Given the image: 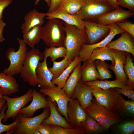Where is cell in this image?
Masks as SVG:
<instances>
[{"label":"cell","instance_id":"obj_1","mask_svg":"<svg viewBox=\"0 0 134 134\" xmlns=\"http://www.w3.org/2000/svg\"><path fill=\"white\" fill-rule=\"evenodd\" d=\"M64 22L57 18L48 19L42 26L41 39L49 47L64 46Z\"/></svg>","mask_w":134,"mask_h":134},{"label":"cell","instance_id":"obj_2","mask_svg":"<svg viewBox=\"0 0 134 134\" xmlns=\"http://www.w3.org/2000/svg\"><path fill=\"white\" fill-rule=\"evenodd\" d=\"M64 29L65 34L64 46L67 50L66 55L72 61L78 56L82 45L87 43V35L85 30L64 22Z\"/></svg>","mask_w":134,"mask_h":134},{"label":"cell","instance_id":"obj_3","mask_svg":"<svg viewBox=\"0 0 134 134\" xmlns=\"http://www.w3.org/2000/svg\"><path fill=\"white\" fill-rule=\"evenodd\" d=\"M83 4L74 14L83 21L97 22L105 14L114 9L107 0H83Z\"/></svg>","mask_w":134,"mask_h":134},{"label":"cell","instance_id":"obj_4","mask_svg":"<svg viewBox=\"0 0 134 134\" xmlns=\"http://www.w3.org/2000/svg\"><path fill=\"white\" fill-rule=\"evenodd\" d=\"M44 58L43 53L38 49H32L27 52L20 73L23 80L31 86L34 87L37 85L36 69Z\"/></svg>","mask_w":134,"mask_h":134},{"label":"cell","instance_id":"obj_5","mask_svg":"<svg viewBox=\"0 0 134 134\" xmlns=\"http://www.w3.org/2000/svg\"><path fill=\"white\" fill-rule=\"evenodd\" d=\"M84 110L87 115L97 121L105 130L121 122V119L117 114L100 104L94 98Z\"/></svg>","mask_w":134,"mask_h":134},{"label":"cell","instance_id":"obj_6","mask_svg":"<svg viewBox=\"0 0 134 134\" xmlns=\"http://www.w3.org/2000/svg\"><path fill=\"white\" fill-rule=\"evenodd\" d=\"M19 44V47L17 51L13 48H9L7 50L6 56L10 61L9 66L5 68L3 72L7 75L13 76L20 73L23 65L27 52V45L22 39L17 38Z\"/></svg>","mask_w":134,"mask_h":134},{"label":"cell","instance_id":"obj_7","mask_svg":"<svg viewBox=\"0 0 134 134\" xmlns=\"http://www.w3.org/2000/svg\"><path fill=\"white\" fill-rule=\"evenodd\" d=\"M32 90L30 88L24 95L16 98H11L6 95L3 96V98L6 101V104L7 106L4 117L2 119L3 122H5L10 118L14 120L15 119L18 115L19 110L32 100Z\"/></svg>","mask_w":134,"mask_h":134},{"label":"cell","instance_id":"obj_8","mask_svg":"<svg viewBox=\"0 0 134 134\" xmlns=\"http://www.w3.org/2000/svg\"><path fill=\"white\" fill-rule=\"evenodd\" d=\"M49 108L45 109L40 114L34 117H28L19 113L20 122L15 130V134H32L43 121L48 117L50 114Z\"/></svg>","mask_w":134,"mask_h":134},{"label":"cell","instance_id":"obj_9","mask_svg":"<svg viewBox=\"0 0 134 134\" xmlns=\"http://www.w3.org/2000/svg\"><path fill=\"white\" fill-rule=\"evenodd\" d=\"M108 26L110 29V31L109 34L104 39L96 44L89 45L84 43L82 45L78 54L82 61L84 62L88 60L94 49L105 47L116 35L125 31L118 27L115 23Z\"/></svg>","mask_w":134,"mask_h":134},{"label":"cell","instance_id":"obj_10","mask_svg":"<svg viewBox=\"0 0 134 134\" xmlns=\"http://www.w3.org/2000/svg\"><path fill=\"white\" fill-rule=\"evenodd\" d=\"M83 24L88 38L86 44H88L99 42L107 36L110 31L108 25L102 24L98 22L83 21Z\"/></svg>","mask_w":134,"mask_h":134},{"label":"cell","instance_id":"obj_11","mask_svg":"<svg viewBox=\"0 0 134 134\" xmlns=\"http://www.w3.org/2000/svg\"><path fill=\"white\" fill-rule=\"evenodd\" d=\"M39 92L54 100L58 106V110L68 123L67 108L68 103L72 99L68 97L62 88L57 86L48 89L40 88Z\"/></svg>","mask_w":134,"mask_h":134},{"label":"cell","instance_id":"obj_12","mask_svg":"<svg viewBox=\"0 0 134 134\" xmlns=\"http://www.w3.org/2000/svg\"><path fill=\"white\" fill-rule=\"evenodd\" d=\"M91 87L92 95L95 97L97 102L112 111L120 94L115 88L104 90L97 87Z\"/></svg>","mask_w":134,"mask_h":134},{"label":"cell","instance_id":"obj_13","mask_svg":"<svg viewBox=\"0 0 134 134\" xmlns=\"http://www.w3.org/2000/svg\"><path fill=\"white\" fill-rule=\"evenodd\" d=\"M31 103L28 106L21 108L19 113L28 117H32L37 110L49 107L45 95L35 89L32 90V98Z\"/></svg>","mask_w":134,"mask_h":134},{"label":"cell","instance_id":"obj_14","mask_svg":"<svg viewBox=\"0 0 134 134\" xmlns=\"http://www.w3.org/2000/svg\"><path fill=\"white\" fill-rule=\"evenodd\" d=\"M68 123L73 128H79L80 123L86 118L87 114L81 106L78 100L72 99L67 108Z\"/></svg>","mask_w":134,"mask_h":134},{"label":"cell","instance_id":"obj_15","mask_svg":"<svg viewBox=\"0 0 134 134\" xmlns=\"http://www.w3.org/2000/svg\"><path fill=\"white\" fill-rule=\"evenodd\" d=\"M112 54L115 60L114 65H110L109 69L113 72L115 80L127 84V77L125 73L123 66L126 63L127 58L125 52L112 49Z\"/></svg>","mask_w":134,"mask_h":134},{"label":"cell","instance_id":"obj_16","mask_svg":"<svg viewBox=\"0 0 134 134\" xmlns=\"http://www.w3.org/2000/svg\"><path fill=\"white\" fill-rule=\"evenodd\" d=\"M92 96V87L83 83L81 78L70 98L78 100L81 106L84 110L91 103L93 98Z\"/></svg>","mask_w":134,"mask_h":134},{"label":"cell","instance_id":"obj_17","mask_svg":"<svg viewBox=\"0 0 134 134\" xmlns=\"http://www.w3.org/2000/svg\"><path fill=\"white\" fill-rule=\"evenodd\" d=\"M47 58L44 57L43 61L39 62L36 69L37 85L41 89H48L56 87L51 82L53 75L48 68Z\"/></svg>","mask_w":134,"mask_h":134},{"label":"cell","instance_id":"obj_18","mask_svg":"<svg viewBox=\"0 0 134 134\" xmlns=\"http://www.w3.org/2000/svg\"><path fill=\"white\" fill-rule=\"evenodd\" d=\"M134 15V12L124 10L118 6L112 11L102 16L97 22L102 24L108 25L124 21Z\"/></svg>","mask_w":134,"mask_h":134},{"label":"cell","instance_id":"obj_19","mask_svg":"<svg viewBox=\"0 0 134 134\" xmlns=\"http://www.w3.org/2000/svg\"><path fill=\"white\" fill-rule=\"evenodd\" d=\"M105 47L109 49L127 52L134 56V38L126 31L121 33L119 38L111 41Z\"/></svg>","mask_w":134,"mask_h":134},{"label":"cell","instance_id":"obj_20","mask_svg":"<svg viewBox=\"0 0 134 134\" xmlns=\"http://www.w3.org/2000/svg\"><path fill=\"white\" fill-rule=\"evenodd\" d=\"M47 98L50 109V114L42 123L58 125L67 128H73L65 118L62 117L59 113L57 107V104L54 100L48 96Z\"/></svg>","mask_w":134,"mask_h":134},{"label":"cell","instance_id":"obj_21","mask_svg":"<svg viewBox=\"0 0 134 134\" xmlns=\"http://www.w3.org/2000/svg\"><path fill=\"white\" fill-rule=\"evenodd\" d=\"M46 14L47 19H58L66 23L75 26L81 30H84L83 21L75 15L58 8L52 12L46 13Z\"/></svg>","mask_w":134,"mask_h":134},{"label":"cell","instance_id":"obj_22","mask_svg":"<svg viewBox=\"0 0 134 134\" xmlns=\"http://www.w3.org/2000/svg\"><path fill=\"white\" fill-rule=\"evenodd\" d=\"M46 17V13L40 12L35 9L28 12L25 15L24 22L21 26L22 33H25L37 26H42Z\"/></svg>","mask_w":134,"mask_h":134},{"label":"cell","instance_id":"obj_23","mask_svg":"<svg viewBox=\"0 0 134 134\" xmlns=\"http://www.w3.org/2000/svg\"><path fill=\"white\" fill-rule=\"evenodd\" d=\"M19 85L13 76L0 72V89L3 95H8L18 92Z\"/></svg>","mask_w":134,"mask_h":134},{"label":"cell","instance_id":"obj_24","mask_svg":"<svg viewBox=\"0 0 134 134\" xmlns=\"http://www.w3.org/2000/svg\"><path fill=\"white\" fill-rule=\"evenodd\" d=\"M81 62L74 68L62 88L68 97L70 98L78 83L81 78L80 70Z\"/></svg>","mask_w":134,"mask_h":134},{"label":"cell","instance_id":"obj_25","mask_svg":"<svg viewBox=\"0 0 134 134\" xmlns=\"http://www.w3.org/2000/svg\"><path fill=\"white\" fill-rule=\"evenodd\" d=\"M81 66V79L83 83L99 80V76L94 62L86 60Z\"/></svg>","mask_w":134,"mask_h":134},{"label":"cell","instance_id":"obj_26","mask_svg":"<svg viewBox=\"0 0 134 134\" xmlns=\"http://www.w3.org/2000/svg\"><path fill=\"white\" fill-rule=\"evenodd\" d=\"M42 27L41 25L37 26L23 34L24 42L32 49L34 48L35 46L39 43L41 39Z\"/></svg>","mask_w":134,"mask_h":134},{"label":"cell","instance_id":"obj_27","mask_svg":"<svg viewBox=\"0 0 134 134\" xmlns=\"http://www.w3.org/2000/svg\"><path fill=\"white\" fill-rule=\"evenodd\" d=\"M81 61V59L78 56H76L58 77L52 80V83L54 85H57L58 87L62 88L70 74L78 64Z\"/></svg>","mask_w":134,"mask_h":134},{"label":"cell","instance_id":"obj_28","mask_svg":"<svg viewBox=\"0 0 134 134\" xmlns=\"http://www.w3.org/2000/svg\"><path fill=\"white\" fill-rule=\"evenodd\" d=\"M79 127L83 134L99 133L105 130L97 121L87 115L86 118L80 123Z\"/></svg>","mask_w":134,"mask_h":134},{"label":"cell","instance_id":"obj_29","mask_svg":"<svg viewBox=\"0 0 134 134\" xmlns=\"http://www.w3.org/2000/svg\"><path fill=\"white\" fill-rule=\"evenodd\" d=\"M97 60L102 61H110L111 62V64L114 65L115 60L112 55V49H109L106 47L94 49L87 60L93 62Z\"/></svg>","mask_w":134,"mask_h":134},{"label":"cell","instance_id":"obj_30","mask_svg":"<svg viewBox=\"0 0 134 134\" xmlns=\"http://www.w3.org/2000/svg\"><path fill=\"white\" fill-rule=\"evenodd\" d=\"M84 83L91 87L99 88L104 90L115 88H123L126 85V83L115 80L111 81L96 80Z\"/></svg>","mask_w":134,"mask_h":134},{"label":"cell","instance_id":"obj_31","mask_svg":"<svg viewBox=\"0 0 134 134\" xmlns=\"http://www.w3.org/2000/svg\"><path fill=\"white\" fill-rule=\"evenodd\" d=\"M114 109L127 115L134 116V101L126 100L120 94L117 99Z\"/></svg>","mask_w":134,"mask_h":134},{"label":"cell","instance_id":"obj_32","mask_svg":"<svg viewBox=\"0 0 134 134\" xmlns=\"http://www.w3.org/2000/svg\"><path fill=\"white\" fill-rule=\"evenodd\" d=\"M127 58L126 64L124 65L123 69L127 78L126 87L128 88L134 90V65L130 53L125 52Z\"/></svg>","mask_w":134,"mask_h":134},{"label":"cell","instance_id":"obj_33","mask_svg":"<svg viewBox=\"0 0 134 134\" xmlns=\"http://www.w3.org/2000/svg\"><path fill=\"white\" fill-rule=\"evenodd\" d=\"M83 4V0H63L57 8L74 15L80 9Z\"/></svg>","mask_w":134,"mask_h":134},{"label":"cell","instance_id":"obj_34","mask_svg":"<svg viewBox=\"0 0 134 134\" xmlns=\"http://www.w3.org/2000/svg\"><path fill=\"white\" fill-rule=\"evenodd\" d=\"M6 104L2 109L0 114V134L4 132H7L6 134H10L14 133L19 124L20 120L18 115L14 120V121L8 125H4L1 123V121L4 118L5 113V111L7 108Z\"/></svg>","mask_w":134,"mask_h":134},{"label":"cell","instance_id":"obj_35","mask_svg":"<svg viewBox=\"0 0 134 134\" xmlns=\"http://www.w3.org/2000/svg\"><path fill=\"white\" fill-rule=\"evenodd\" d=\"M64 58L60 61L56 62L55 61L53 62L52 67L49 68L53 75L52 79L58 77L69 65L72 61L66 55Z\"/></svg>","mask_w":134,"mask_h":134},{"label":"cell","instance_id":"obj_36","mask_svg":"<svg viewBox=\"0 0 134 134\" xmlns=\"http://www.w3.org/2000/svg\"><path fill=\"white\" fill-rule=\"evenodd\" d=\"M67 50L64 46L50 47L46 48L43 53L44 57H49L52 62L59 58H64L66 55Z\"/></svg>","mask_w":134,"mask_h":134},{"label":"cell","instance_id":"obj_37","mask_svg":"<svg viewBox=\"0 0 134 134\" xmlns=\"http://www.w3.org/2000/svg\"><path fill=\"white\" fill-rule=\"evenodd\" d=\"M99 76V80H103L112 78L111 72L109 70L110 65L105 61L97 60L94 61Z\"/></svg>","mask_w":134,"mask_h":134},{"label":"cell","instance_id":"obj_38","mask_svg":"<svg viewBox=\"0 0 134 134\" xmlns=\"http://www.w3.org/2000/svg\"><path fill=\"white\" fill-rule=\"evenodd\" d=\"M52 134H83L80 128H67L55 125L48 124Z\"/></svg>","mask_w":134,"mask_h":134},{"label":"cell","instance_id":"obj_39","mask_svg":"<svg viewBox=\"0 0 134 134\" xmlns=\"http://www.w3.org/2000/svg\"><path fill=\"white\" fill-rule=\"evenodd\" d=\"M120 29L129 34L134 38V24L127 19L115 23Z\"/></svg>","mask_w":134,"mask_h":134},{"label":"cell","instance_id":"obj_40","mask_svg":"<svg viewBox=\"0 0 134 134\" xmlns=\"http://www.w3.org/2000/svg\"><path fill=\"white\" fill-rule=\"evenodd\" d=\"M120 133L123 134H130L134 131V121H130L120 124L118 127Z\"/></svg>","mask_w":134,"mask_h":134},{"label":"cell","instance_id":"obj_41","mask_svg":"<svg viewBox=\"0 0 134 134\" xmlns=\"http://www.w3.org/2000/svg\"><path fill=\"white\" fill-rule=\"evenodd\" d=\"M118 5L129 9L130 11L134 12V0H116Z\"/></svg>","mask_w":134,"mask_h":134},{"label":"cell","instance_id":"obj_42","mask_svg":"<svg viewBox=\"0 0 134 134\" xmlns=\"http://www.w3.org/2000/svg\"><path fill=\"white\" fill-rule=\"evenodd\" d=\"M115 88L120 94H122L134 101V92L133 90L128 88L126 86L123 88Z\"/></svg>","mask_w":134,"mask_h":134},{"label":"cell","instance_id":"obj_43","mask_svg":"<svg viewBox=\"0 0 134 134\" xmlns=\"http://www.w3.org/2000/svg\"><path fill=\"white\" fill-rule=\"evenodd\" d=\"M13 0H0V20L2 19V13L4 9L8 6L12 2Z\"/></svg>","mask_w":134,"mask_h":134},{"label":"cell","instance_id":"obj_44","mask_svg":"<svg viewBox=\"0 0 134 134\" xmlns=\"http://www.w3.org/2000/svg\"><path fill=\"white\" fill-rule=\"evenodd\" d=\"M37 128L41 134H52L51 130L48 124L41 123Z\"/></svg>","mask_w":134,"mask_h":134},{"label":"cell","instance_id":"obj_45","mask_svg":"<svg viewBox=\"0 0 134 134\" xmlns=\"http://www.w3.org/2000/svg\"><path fill=\"white\" fill-rule=\"evenodd\" d=\"M63 0H50V5L48 12H50L56 10Z\"/></svg>","mask_w":134,"mask_h":134},{"label":"cell","instance_id":"obj_46","mask_svg":"<svg viewBox=\"0 0 134 134\" xmlns=\"http://www.w3.org/2000/svg\"><path fill=\"white\" fill-rule=\"evenodd\" d=\"M6 25V23L3 21L2 19L0 20V43L5 40L3 36V32Z\"/></svg>","mask_w":134,"mask_h":134},{"label":"cell","instance_id":"obj_47","mask_svg":"<svg viewBox=\"0 0 134 134\" xmlns=\"http://www.w3.org/2000/svg\"><path fill=\"white\" fill-rule=\"evenodd\" d=\"M109 4L114 9L116 8L118 6L116 0H107Z\"/></svg>","mask_w":134,"mask_h":134},{"label":"cell","instance_id":"obj_48","mask_svg":"<svg viewBox=\"0 0 134 134\" xmlns=\"http://www.w3.org/2000/svg\"><path fill=\"white\" fill-rule=\"evenodd\" d=\"M6 103V101L5 99L3 98H0V112Z\"/></svg>","mask_w":134,"mask_h":134},{"label":"cell","instance_id":"obj_49","mask_svg":"<svg viewBox=\"0 0 134 134\" xmlns=\"http://www.w3.org/2000/svg\"><path fill=\"white\" fill-rule=\"evenodd\" d=\"M41 0H36L35 1V3L34 5L35 6L37 5L39 1ZM45 2H46V3L47 4L48 6L49 7L50 5V0H44Z\"/></svg>","mask_w":134,"mask_h":134},{"label":"cell","instance_id":"obj_50","mask_svg":"<svg viewBox=\"0 0 134 134\" xmlns=\"http://www.w3.org/2000/svg\"><path fill=\"white\" fill-rule=\"evenodd\" d=\"M32 134H41L38 128L35 130L33 133Z\"/></svg>","mask_w":134,"mask_h":134},{"label":"cell","instance_id":"obj_51","mask_svg":"<svg viewBox=\"0 0 134 134\" xmlns=\"http://www.w3.org/2000/svg\"><path fill=\"white\" fill-rule=\"evenodd\" d=\"M3 95L2 94V93L0 89V98H3Z\"/></svg>","mask_w":134,"mask_h":134}]
</instances>
